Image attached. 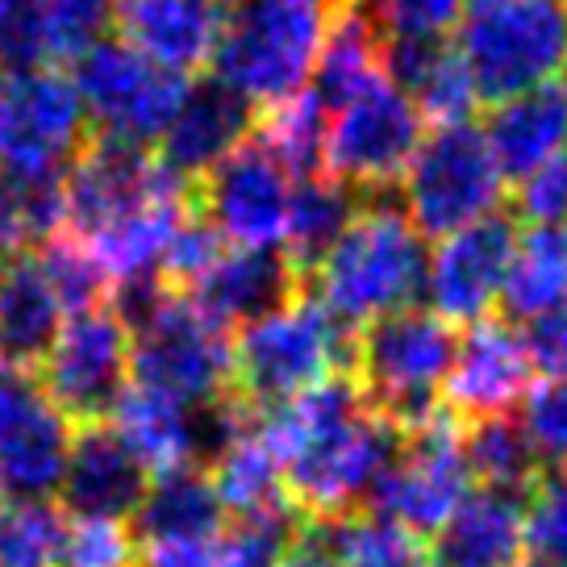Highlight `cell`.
Returning a JSON list of instances; mask_svg holds the SVG:
<instances>
[{"instance_id":"obj_12","label":"cell","mask_w":567,"mask_h":567,"mask_svg":"<svg viewBox=\"0 0 567 567\" xmlns=\"http://www.w3.org/2000/svg\"><path fill=\"white\" fill-rule=\"evenodd\" d=\"M193 193L172 176L146 146L113 138H89L84 151L63 172V230L75 238H96L151 209L155 200Z\"/></svg>"},{"instance_id":"obj_43","label":"cell","mask_w":567,"mask_h":567,"mask_svg":"<svg viewBox=\"0 0 567 567\" xmlns=\"http://www.w3.org/2000/svg\"><path fill=\"white\" fill-rule=\"evenodd\" d=\"M138 567H226L217 534L193 538V543H159V547H138Z\"/></svg>"},{"instance_id":"obj_16","label":"cell","mask_w":567,"mask_h":567,"mask_svg":"<svg viewBox=\"0 0 567 567\" xmlns=\"http://www.w3.org/2000/svg\"><path fill=\"white\" fill-rule=\"evenodd\" d=\"M517 226L514 217L496 213L467 230L451 234L439 250L425 259V297L430 313L446 326H476L493 313V305L505 297V280L514 267Z\"/></svg>"},{"instance_id":"obj_1","label":"cell","mask_w":567,"mask_h":567,"mask_svg":"<svg viewBox=\"0 0 567 567\" xmlns=\"http://www.w3.org/2000/svg\"><path fill=\"white\" fill-rule=\"evenodd\" d=\"M305 284H313V301L347 330L413 309L417 292H425L422 234L413 230L392 193L368 196Z\"/></svg>"},{"instance_id":"obj_37","label":"cell","mask_w":567,"mask_h":567,"mask_svg":"<svg viewBox=\"0 0 567 567\" xmlns=\"http://www.w3.org/2000/svg\"><path fill=\"white\" fill-rule=\"evenodd\" d=\"M522 434L530 443L534 460L567 467V375H543L522 401Z\"/></svg>"},{"instance_id":"obj_27","label":"cell","mask_w":567,"mask_h":567,"mask_svg":"<svg viewBox=\"0 0 567 567\" xmlns=\"http://www.w3.org/2000/svg\"><path fill=\"white\" fill-rule=\"evenodd\" d=\"M205 472H209L213 493H217V501H221V509L234 517L267 514V509L288 505L280 463H276V455L267 451L264 439L255 434V417H250V425L234 439V443H226L217 455H213Z\"/></svg>"},{"instance_id":"obj_41","label":"cell","mask_w":567,"mask_h":567,"mask_svg":"<svg viewBox=\"0 0 567 567\" xmlns=\"http://www.w3.org/2000/svg\"><path fill=\"white\" fill-rule=\"evenodd\" d=\"M517 209L530 226H567V176L564 159L538 172V176L522 179L517 188Z\"/></svg>"},{"instance_id":"obj_42","label":"cell","mask_w":567,"mask_h":567,"mask_svg":"<svg viewBox=\"0 0 567 567\" xmlns=\"http://www.w3.org/2000/svg\"><path fill=\"white\" fill-rule=\"evenodd\" d=\"M522 338H526V351L534 359V372L567 375V305L526 321Z\"/></svg>"},{"instance_id":"obj_21","label":"cell","mask_w":567,"mask_h":567,"mask_svg":"<svg viewBox=\"0 0 567 567\" xmlns=\"http://www.w3.org/2000/svg\"><path fill=\"white\" fill-rule=\"evenodd\" d=\"M221 18H226V0H122L117 4L122 42L176 75H188L209 63L221 34Z\"/></svg>"},{"instance_id":"obj_10","label":"cell","mask_w":567,"mask_h":567,"mask_svg":"<svg viewBox=\"0 0 567 567\" xmlns=\"http://www.w3.org/2000/svg\"><path fill=\"white\" fill-rule=\"evenodd\" d=\"M472 467L463 451V422H455L446 409L422 425L401 434V451L392 467L380 476L372 493V514L384 522H396L401 530L439 534L451 522V514L472 493Z\"/></svg>"},{"instance_id":"obj_7","label":"cell","mask_w":567,"mask_h":567,"mask_svg":"<svg viewBox=\"0 0 567 567\" xmlns=\"http://www.w3.org/2000/svg\"><path fill=\"white\" fill-rule=\"evenodd\" d=\"M422 146V113L389 75L326 113L321 167L354 196L392 193Z\"/></svg>"},{"instance_id":"obj_24","label":"cell","mask_w":567,"mask_h":567,"mask_svg":"<svg viewBox=\"0 0 567 567\" xmlns=\"http://www.w3.org/2000/svg\"><path fill=\"white\" fill-rule=\"evenodd\" d=\"M63 330V305L54 297L38 255L0 264V368L34 372Z\"/></svg>"},{"instance_id":"obj_32","label":"cell","mask_w":567,"mask_h":567,"mask_svg":"<svg viewBox=\"0 0 567 567\" xmlns=\"http://www.w3.org/2000/svg\"><path fill=\"white\" fill-rule=\"evenodd\" d=\"M259 138L271 146V155L288 167L292 179L318 176L321 142H326V109L318 105V96L309 89L297 92L284 105H271V113L259 125Z\"/></svg>"},{"instance_id":"obj_47","label":"cell","mask_w":567,"mask_h":567,"mask_svg":"<svg viewBox=\"0 0 567 567\" xmlns=\"http://www.w3.org/2000/svg\"><path fill=\"white\" fill-rule=\"evenodd\" d=\"M530 567H534V564H530Z\"/></svg>"},{"instance_id":"obj_39","label":"cell","mask_w":567,"mask_h":567,"mask_svg":"<svg viewBox=\"0 0 567 567\" xmlns=\"http://www.w3.org/2000/svg\"><path fill=\"white\" fill-rule=\"evenodd\" d=\"M380 38H446L467 0H363Z\"/></svg>"},{"instance_id":"obj_26","label":"cell","mask_w":567,"mask_h":567,"mask_svg":"<svg viewBox=\"0 0 567 567\" xmlns=\"http://www.w3.org/2000/svg\"><path fill=\"white\" fill-rule=\"evenodd\" d=\"M354 213H359V196L347 184L330 179L326 172L297 179L292 200H288L280 250L288 255V264L301 271V280L326 259V250L342 238V230L351 226Z\"/></svg>"},{"instance_id":"obj_36","label":"cell","mask_w":567,"mask_h":567,"mask_svg":"<svg viewBox=\"0 0 567 567\" xmlns=\"http://www.w3.org/2000/svg\"><path fill=\"white\" fill-rule=\"evenodd\" d=\"M526 555L534 567H567V467H555L530 484L522 501Z\"/></svg>"},{"instance_id":"obj_2","label":"cell","mask_w":567,"mask_h":567,"mask_svg":"<svg viewBox=\"0 0 567 567\" xmlns=\"http://www.w3.org/2000/svg\"><path fill=\"white\" fill-rule=\"evenodd\" d=\"M338 13L342 0H226L217 80L250 105H284L309 89Z\"/></svg>"},{"instance_id":"obj_33","label":"cell","mask_w":567,"mask_h":567,"mask_svg":"<svg viewBox=\"0 0 567 567\" xmlns=\"http://www.w3.org/2000/svg\"><path fill=\"white\" fill-rule=\"evenodd\" d=\"M38 264L47 271L63 313H71V318L89 313V309H101L109 301V292H113V280L105 276V267L96 264V255L68 230L54 234L51 243H42Z\"/></svg>"},{"instance_id":"obj_14","label":"cell","mask_w":567,"mask_h":567,"mask_svg":"<svg viewBox=\"0 0 567 567\" xmlns=\"http://www.w3.org/2000/svg\"><path fill=\"white\" fill-rule=\"evenodd\" d=\"M196 213L209 221L221 243L234 247H280L292 176L259 134H250L238 151L213 167L205 179L193 184Z\"/></svg>"},{"instance_id":"obj_3","label":"cell","mask_w":567,"mask_h":567,"mask_svg":"<svg viewBox=\"0 0 567 567\" xmlns=\"http://www.w3.org/2000/svg\"><path fill=\"white\" fill-rule=\"evenodd\" d=\"M354 330L338 326L309 292L280 313L243 326L230 342V396L267 413L334 375H351Z\"/></svg>"},{"instance_id":"obj_11","label":"cell","mask_w":567,"mask_h":567,"mask_svg":"<svg viewBox=\"0 0 567 567\" xmlns=\"http://www.w3.org/2000/svg\"><path fill=\"white\" fill-rule=\"evenodd\" d=\"M71 84L80 92V105L101 134L96 138L151 146L167 130L184 96V75L151 63L122 38H105L92 51H84L75 63Z\"/></svg>"},{"instance_id":"obj_40","label":"cell","mask_w":567,"mask_h":567,"mask_svg":"<svg viewBox=\"0 0 567 567\" xmlns=\"http://www.w3.org/2000/svg\"><path fill=\"white\" fill-rule=\"evenodd\" d=\"M42 59V0H0V71Z\"/></svg>"},{"instance_id":"obj_5","label":"cell","mask_w":567,"mask_h":567,"mask_svg":"<svg viewBox=\"0 0 567 567\" xmlns=\"http://www.w3.org/2000/svg\"><path fill=\"white\" fill-rule=\"evenodd\" d=\"M455 330L430 309H401L354 330L351 380L380 422L405 434L439 413V392L455 359Z\"/></svg>"},{"instance_id":"obj_8","label":"cell","mask_w":567,"mask_h":567,"mask_svg":"<svg viewBox=\"0 0 567 567\" xmlns=\"http://www.w3.org/2000/svg\"><path fill=\"white\" fill-rule=\"evenodd\" d=\"M130 375L179 405H217L230 396V338L167 288L130 326Z\"/></svg>"},{"instance_id":"obj_30","label":"cell","mask_w":567,"mask_h":567,"mask_svg":"<svg viewBox=\"0 0 567 567\" xmlns=\"http://www.w3.org/2000/svg\"><path fill=\"white\" fill-rule=\"evenodd\" d=\"M318 530L330 555L338 559V567H434V555L425 550L417 534L401 530L396 522H384L375 514L326 522Z\"/></svg>"},{"instance_id":"obj_23","label":"cell","mask_w":567,"mask_h":567,"mask_svg":"<svg viewBox=\"0 0 567 567\" xmlns=\"http://www.w3.org/2000/svg\"><path fill=\"white\" fill-rule=\"evenodd\" d=\"M526 514L522 496L472 488L463 505L434 534V567H522Z\"/></svg>"},{"instance_id":"obj_44","label":"cell","mask_w":567,"mask_h":567,"mask_svg":"<svg viewBox=\"0 0 567 567\" xmlns=\"http://www.w3.org/2000/svg\"><path fill=\"white\" fill-rule=\"evenodd\" d=\"M284 567H338V559L330 555V547H326V538H321L318 526L305 522L301 543H297V550L284 559Z\"/></svg>"},{"instance_id":"obj_4","label":"cell","mask_w":567,"mask_h":567,"mask_svg":"<svg viewBox=\"0 0 567 567\" xmlns=\"http://www.w3.org/2000/svg\"><path fill=\"white\" fill-rule=\"evenodd\" d=\"M455 54L480 101H509L567 71V0H467Z\"/></svg>"},{"instance_id":"obj_20","label":"cell","mask_w":567,"mask_h":567,"mask_svg":"<svg viewBox=\"0 0 567 567\" xmlns=\"http://www.w3.org/2000/svg\"><path fill=\"white\" fill-rule=\"evenodd\" d=\"M151 472L130 446L113 434V425H80L71 439V455L59 480L63 514L89 522H130L146 496Z\"/></svg>"},{"instance_id":"obj_31","label":"cell","mask_w":567,"mask_h":567,"mask_svg":"<svg viewBox=\"0 0 567 567\" xmlns=\"http://www.w3.org/2000/svg\"><path fill=\"white\" fill-rule=\"evenodd\" d=\"M463 451H467V467H472V480H480V488L522 496L538 480V460L514 417L467 425Z\"/></svg>"},{"instance_id":"obj_19","label":"cell","mask_w":567,"mask_h":567,"mask_svg":"<svg viewBox=\"0 0 567 567\" xmlns=\"http://www.w3.org/2000/svg\"><path fill=\"white\" fill-rule=\"evenodd\" d=\"M250 134H255V105L209 75L188 84L179 96L172 122L159 134V163L193 188Z\"/></svg>"},{"instance_id":"obj_28","label":"cell","mask_w":567,"mask_h":567,"mask_svg":"<svg viewBox=\"0 0 567 567\" xmlns=\"http://www.w3.org/2000/svg\"><path fill=\"white\" fill-rule=\"evenodd\" d=\"M501 301L522 321L567 305V226H534L517 234L514 267Z\"/></svg>"},{"instance_id":"obj_15","label":"cell","mask_w":567,"mask_h":567,"mask_svg":"<svg viewBox=\"0 0 567 567\" xmlns=\"http://www.w3.org/2000/svg\"><path fill=\"white\" fill-rule=\"evenodd\" d=\"M75 430L30 372L0 368V480L21 501L59 493Z\"/></svg>"},{"instance_id":"obj_38","label":"cell","mask_w":567,"mask_h":567,"mask_svg":"<svg viewBox=\"0 0 567 567\" xmlns=\"http://www.w3.org/2000/svg\"><path fill=\"white\" fill-rule=\"evenodd\" d=\"M59 567H138V543L125 522L68 517Z\"/></svg>"},{"instance_id":"obj_35","label":"cell","mask_w":567,"mask_h":567,"mask_svg":"<svg viewBox=\"0 0 567 567\" xmlns=\"http://www.w3.org/2000/svg\"><path fill=\"white\" fill-rule=\"evenodd\" d=\"M122 0H42V54L75 63L109 38Z\"/></svg>"},{"instance_id":"obj_45","label":"cell","mask_w":567,"mask_h":567,"mask_svg":"<svg viewBox=\"0 0 567 567\" xmlns=\"http://www.w3.org/2000/svg\"><path fill=\"white\" fill-rule=\"evenodd\" d=\"M4 509H9V488H4V480H0V517H4Z\"/></svg>"},{"instance_id":"obj_13","label":"cell","mask_w":567,"mask_h":567,"mask_svg":"<svg viewBox=\"0 0 567 567\" xmlns=\"http://www.w3.org/2000/svg\"><path fill=\"white\" fill-rule=\"evenodd\" d=\"M38 368V384L68 422L101 425L130 389V330L109 305L75 313Z\"/></svg>"},{"instance_id":"obj_29","label":"cell","mask_w":567,"mask_h":567,"mask_svg":"<svg viewBox=\"0 0 567 567\" xmlns=\"http://www.w3.org/2000/svg\"><path fill=\"white\" fill-rule=\"evenodd\" d=\"M63 234V176L0 172V264L30 255L34 243Z\"/></svg>"},{"instance_id":"obj_17","label":"cell","mask_w":567,"mask_h":567,"mask_svg":"<svg viewBox=\"0 0 567 567\" xmlns=\"http://www.w3.org/2000/svg\"><path fill=\"white\" fill-rule=\"evenodd\" d=\"M530 389L534 359L522 330L493 318L467 326V334L455 342V359L443 384L446 413L467 425L509 417Z\"/></svg>"},{"instance_id":"obj_6","label":"cell","mask_w":567,"mask_h":567,"mask_svg":"<svg viewBox=\"0 0 567 567\" xmlns=\"http://www.w3.org/2000/svg\"><path fill=\"white\" fill-rule=\"evenodd\" d=\"M401 196L405 217L422 238H451L484 217H496L505 200V176L484 130L472 122L439 125L405 167Z\"/></svg>"},{"instance_id":"obj_34","label":"cell","mask_w":567,"mask_h":567,"mask_svg":"<svg viewBox=\"0 0 567 567\" xmlns=\"http://www.w3.org/2000/svg\"><path fill=\"white\" fill-rule=\"evenodd\" d=\"M68 514L51 501H21L0 517V567H59Z\"/></svg>"},{"instance_id":"obj_25","label":"cell","mask_w":567,"mask_h":567,"mask_svg":"<svg viewBox=\"0 0 567 567\" xmlns=\"http://www.w3.org/2000/svg\"><path fill=\"white\" fill-rule=\"evenodd\" d=\"M134 522V543L138 547H159V543H193L209 538L226 526V509L213 493V480L205 467H176L151 476Z\"/></svg>"},{"instance_id":"obj_9","label":"cell","mask_w":567,"mask_h":567,"mask_svg":"<svg viewBox=\"0 0 567 567\" xmlns=\"http://www.w3.org/2000/svg\"><path fill=\"white\" fill-rule=\"evenodd\" d=\"M89 142L80 92L59 68L0 71V172L4 176H63Z\"/></svg>"},{"instance_id":"obj_46","label":"cell","mask_w":567,"mask_h":567,"mask_svg":"<svg viewBox=\"0 0 567 567\" xmlns=\"http://www.w3.org/2000/svg\"><path fill=\"white\" fill-rule=\"evenodd\" d=\"M564 176H567V155H564Z\"/></svg>"},{"instance_id":"obj_22","label":"cell","mask_w":567,"mask_h":567,"mask_svg":"<svg viewBox=\"0 0 567 567\" xmlns=\"http://www.w3.org/2000/svg\"><path fill=\"white\" fill-rule=\"evenodd\" d=\"M484 142L505 179H530L567 155V84H543L493 105Z\"/></svg>"},{"instance_id":"obj_18","label":"cell","mask_w":567,"mask_h":567,"mask_svg":"<svg viewBox=\"0 0 567 567\" xmlns=\"http://www.w3.org/2000/svg\"><path fill=\"white\" fill-rule=\"evenodd\" d=\"M200 318H209L217 330H243L250 321L280 313L284 305H292L305 292L301 271L288 264L280 247H234L221 250L209 264V271L184 288Z\"/></svg>"}]
</instances>
